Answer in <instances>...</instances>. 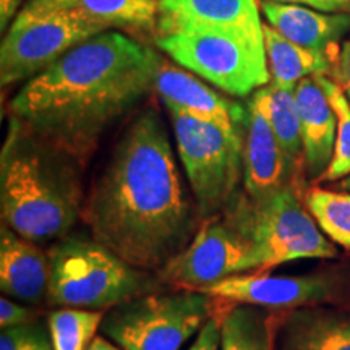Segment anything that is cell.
<instances>
[{
	"label": "cell",
	"instance_id": "obj_1",
	"mask_svg": "<svg viewBox=\"0 0 350 350\" xmlns=\"http://www.w3.org/2000/svg\"><path fill=\"white\" fill-rule=\"evenodd\" d=\"M91 237L135 268L157 274L193 240L196 222L165 126L144 111L119 139L85 198Z\"/></svg>",
	"mask_w": 350,
	"mask_h": 350
},
{
	"label": "cell",
	"instance_id": "obj_2",
	"mask_svg": "<svg viewBox=\"0 0 350 350\" xmlns=\"http://www.w3.org/2000/svg\"><path fill=\"white\" fill-rule=\"evenodd\" d=\"M161 65L156 51L109 29L31 78L12 99L10 113L85 165L104 131L154 88Z\"/></svg>",
	"mask_w": 350,
	"mask_h": 350
},
{
	"label": "cell",
	"instance_id": "obj_3",
	"mask_svg": "<svg viewBox=\"0 0 350 350\" xmlns=\"http://www.w3.org/2000/svg\"><path fill=\"white\" fill-rule=\"evenodd\" d=\"M80 167L10 117L0 152L2 224L36 243L67 237L85 206Z\"/></svg>",
	"mask_w": 350,
	"mask_h": 350
},
{
	"label": "cell",
	"instance_id": "obj_4",
	"mask_svg": "<svg viewBox=\"0 0 350 350\" xmlns=\"http://www.w3.org/2000/svg\"><path fill=\"white\" fill-rule=\"evenodd\" d=\"M47 256V301L57 308L104 312L164 287L159 275L129 265L93 237L59 239Z\"/></svg>",
	"mask_w": 350,
	"mask_h": 350
},
{
	"label": "cell",
	"instance_id": "obj_5",
	"mask_svg": "<svg viewBox=\"0 0 350 350\" xmlns=\"http://www.w3.org/2000/svg\"><path fill=\"white\" fill-rule=\"evenodd\" d=\"M227 221L256 247L260 271L299 260L334 258L338 250L305 209L299 190L288 183L262 198L239 191L222 213Z\"/></svg>",
	"mask_w": 350,
	"mask_h": 350
},
{
	"label": "cell",
	"instance_id": "obj_6",
	"mask_svg": "<svg viewBox=\"0 0 350 350\" xmlns=\"http://www.w3.org/2000/svg\"><path fill=\"white\" fill-rule=\"evenodd\" d=\"M201 291L152 292L104 312L100 334L122 350H180L214 314Z\"/></svg>",
	"mask_w": 350,
	"mask_h": 350
},
{
	"label": "cell",
	"instance_id": "obj_7",
	"mask_svg": "<svg viewBox=\"0 0 350 350\" xmlns=\"http://www.w3.org/2000/svg\"><path fill=\"white\" fill-rule=\"evenodd\" d=\"M169 112L198 216L203 221L221 216L243 182L245 137L188 113Z\"/></svg>",
	"mask_w": 350,
	"mask_h": 350
},
{
	"label": "cell",
	"instance_id": "obj_8",
	"mask_svg": "<svg viewBox=\"0 0 350 350\" xmlns=\"http://www.w3.org/2000/svg\"><path fill=\"white\" fill-rule=\"evenodd\" d=\"M157 46L174 62L224 93L242 98L269 85L268 57L239 39L217 33H157Z\"/></svg>",
	"mask_w": 350,
	"mask_h": 350
},
{
	"label": "cell",
	"instance_id": "obj_9",
	"mask_svg": "<svg viewBox=\"0 0 350 350\" xmlns=\"http://www.w3.org/2000/svg\"><path fill=\"white\" fill-rule=\"evenodd\" d=\"M109 31L77 12L62 10L33 20H13L0 46V83L31 80L90 38Z\"/></svg>",
	"mask_w": 350,
	"mask_h": 350
},
{
	"label": "cell",
	"instance_id": "obj_10",
	"mask_svg": "<svg viewBox=\"0 0 350 350\" xmlns=\"http://www.w3.org/2000/svg\"><path fill=\"white\" fill-rule=\"evenodd\" d=\"M260 266L252 240L221 214L206 219L190 245L157 275L164 286L203 291L232 275L258 273Z\"/></svg>",
	"mask_w": 350,
	"mask_h": 350
},
{
	"label": "cell",
	"instance_id": "obj_11",
	"mask_svg": "<svg viewBox=\"0 0 350 350\" xmlns=\"http://www.w3.org/2000/svg\"><path fill=\"white\" fill-rule=\"evenodd\" d=\"M344 279L336 273L308 275H269L250 273L232 275L201 292L229 304L261 306L266 310H297L338 300Z\"/></svg>",
	"mask_w": 350,
	"mask_h": 350
},
{
	"label": "cell",
	"instance_id": "obj_12",
	"mask_svg": "<svg viewBox=\"0 0 350 350\" xmlns=\"http://www.w3.org/2000/svg\"><path fill=\"white\" fill-rule=\"evenodd\" d=\"M157 33L203 31L239 39L265 52L258 0H157Z\"/></svg>",
	"mask_w": 350,
	"mask_h": 350
},
{
	"label": "cell",
	"instance_id": "obj_13",
	"mask_svg": "<svg viewBox=\"0 0 350 350\" xmlns=\"http://www.w3.org/2000/svg\"><path fill=\"white\" fill-rule=\"evenodd\" d=\"M299 180L284 154L269 120V85L253 93L243 143V191L262 198L271 191ZM297 187V185H295Z\"/></svg>",
	"mask_w": 350,
	"mask_h": 350
},
{
	"label": "cell",
	"instance_id": "obj_14",
	"mask_svg": "<svg viewBox=\"0 0 350 350\" xmlns=\"http://www.w3.org/2000/svg\"><path fill=\"white\" fill-rule=\"evenodd\" d=\"M154 90L169 111H178L195 119L209 122L222 130L245 137L248 109L219 94L191 72L163 62L157 72Z\"/></svg>",
	"mask_w": 350,
	"mask_h": 350
},
{
	"label": "cell",
	"instance_id": "obj_15",
	"mask_svg": "<svg viewBox=\"0 0 350 350\" xmlns=\"http://www.w3.org/2000/svg\"><path fill=\"white\" fill-rule=\"evenodd\" d=\"M260 10L271 28L288 41L329 57L334 65L340 51V39L350 29L347 13H325L313 8L261 0Z\"/></svg>",
	"mask_w": 350,
	"mask_h": 350
},
{
	"label": "cell",
	"instance_id": "obj_16",
	"mask_svg": "<svg viewBox=\"0 0 350 350\" xmlns=\"http://www.w3.org/2000/svg\"><path fill=\"white\" fill-rule=\"evenodd\" d=\"M49 288V256L36 242L0 227V291L25 304H41Z\"/></svg>",
	"mask_w": 350,
	"mask_h": 350
},
{
	"label": "cell",
	"instance_id": "obj_17",
	"mask_svg": "<svg viewBox=\"0 0 350 350\" xmlns=\"http://www.w3.org/2000/svg\"><path fill=\"white\" fill-rule=\"evenodd\" d=\"M273 334L274 350H350V312L304 306L286 314Z\"/></svg>",
	"mask_w": 350,
	"mask_h": 350
},
{
	"label": "cell",
	"instance_id": "obj_18",
	"mask_svg": "<svg viewBox=\"0 0 350 350\" xmlns=\"http://www.w3.org/2000/svg\"><path fill=\"white\" fill-rule=\"evenodd\" d=\"M294 96L304 139L305 169L318 180L334 154L338 117L314 77L304 78L294 90Z\"/></svg>",
	"mask_w": 350,
	"mask_h": 350
},
{
	"label": "cell",
	"instance_id": "obj_19",
	"mask_svg": "<svg viewBox=\"0 0 350 350\" xmlns=\"http://www.w3.org/2000/svg\"><path fill=\"white\" fill-rule=\"evenodd\" d=\"M265 46L268 57L271 83L282 90L294 91L306 77H329L332 62L329 57L310 51L288 41L269 25H265Z\"/></svg>",
	"mask_w": 350,
	"mask_h": 350
},
{
	"label": "cell",
	"instance_id": "obj_20",
	"mask_svg": "<svg viewBox=\"0 0 350 350\" xmlns=\"http://www.w3.org/2000/svg\"><path fill=\"white\" fill-rule=\"evenodd\" d=\"M62 10L80 13L107 29L125 31H150L159 21L157 0H59L47 15Z\"/></svg>",
	"mask_w": 350,
	"mask_h": 350
},
{
	"label": "cell",
	"instance_id": "obj_21",
	"mask_svg": "<svg viewBox=\"0 0 350 350\" xmlns=\"http://www.w3.org/2000/svg\"><path fill=\"white\" fill-rule=\"evenodd\" d=\"M269 310L235 304L222 317L219 350H274Z\"/></svg>",
	"mask_w": 350,
	"mask_h": 350
},
{
	"label": "cell",
	"instance_id": "obj_22",
	"mask_svg": "<svg viewBox=\"0 0 350 350\" xmlns=\"http://www.w3.org/2000/svg\"><path fill=\"white\" fill-rule=\"evenodd\" d=\"M269 120L284 154L299 177L301 165H305V159L301 126L294 91L282 90V88L269 83Z\"/></svg>",
	"mask_w": 350,
	"mask_h": 350
},
{
	"label": "cell",
	"instance_id": "obj_23",
	"mask_svg": "<svg viewBox=\"0 0 350 350\" xmlns=\"http://www.w3.org/2000/svg\"><path fill=\"white\" fill-rule=\"evenodd\" d=\"M305 204L326 237L350 248V193L313 187L306 190Z\"/></svg>",
	"mask_w": 350,
	"mask_h": 350
},
{
	"label": "cell",
	"instance_id": "obj_24",
	"mask_svg": "<svg viewBox=\"0 0 350 350\" xmlns=\"http://www.w3.org/2000/svg\"><path fill=\"white\" fill-rule=\"evenodd\" d=\"M104 312L83 308H57L49 313L54 350H88L103 323Z\"/></svg>",
	"mask_w": 350,
	"mask_h": 350
},
{
	"label": "cell",
	"instance_id": "obj_25",
	"mask_svg": "<svg viewBox=\"0 0 350 350\" xmlns=\"http://www.w3.org/2000/svg\"><path fill=\"white\" fill-rule=\"evenodd\" d=\"M314 78L326 93L338 117L334 154L325 174L317 182H334L350 175V100L332 78H327V75H317Z\"/></svg>",
	"mask_w": 350,
	"mask_h": 350
},
{
	"label": "cell",
	"instance_id": "obj_26",
	"mask_svg": "<svg viewBox=\"0 0 350 350\" xmlns=\"http://www.w3.org/2000/svg\"><path fill=\"white\" fill-rule=\"evenodd\" d=\"M0 350H54L47 319H33L0 332Z\"/></svg>",
	"mask_w": 350,
	"mask_h": 350
},
{
	"label": "cell",
	"instance_id": "obj_27",
	"mask_svg": "<svg viewBox=\"0 0 350 350\" xmlns=\"http://www.w3.org/2000/svg\"><path fill=\"white\" fill-rule=\"evenodd\" d=\"M36 319V313L28 306L18 304V301L12 300L10 297L3 295L0 299V327L7 329V327L25 325V323Z\"/></svg>",
	"mask_w": 350,
	"mask_h": 350
},
{
	"label": "cell",
	"instance_id": "obj_28",
	"mask_svg": "<svg viewBox=\"0 0 350 350\" xmlns=\"http://www.w3.org/2000/svg\"><path fill=\"white\" fill-rule=\"evenodd\" d=\"M221 326L222 317H217L216 313L203 326V329L198 332L195 342L190 345L188 350H219V345H221Z\"/></svg>",
	"mask_w": 350,
	"mask_h": 350
},
{
	"label": "cell",
	"instance_id": "obj_29",
	"mask_svg": "<svg viewBox=\"0 0 350 350\" xmlns=\"http://www.w3.org/2000/svg\"><path fill=\"white\" fill-rule=\"evenodd\" d=\"M329 77L342 88L350 100V39L340 46L338 60L332 65Z\"/></svg>",
	"mask_w": 350,
	"mask_h": 350
},
{
	"label": "cell",
	"instance_id": "obj_30",
	"mask_svg": "<svg viewBox=\"0 0 350 350\" xmlns=\"http://www.w3.org/2000/svg\"><path fill=\"white\" fill-rule=\"evenodd\" d=\"M281 3H295L325 13H347L350 15V0H273Z\"/></svg>",
	"mask_w": 350,
	"mask_h": 350
},
{
	"label": "cell",
	"instance_id": "obj_31",
	"mask_svg": "<svg viewBox=\"0 0 350 350\" xmlns=\"http://www.w3.org/2000/svg\"><path fill=\"white\" fill-rule=\"evenodd\" d=\"M57 2H59V0H26L25 5L21 7V10L18 15H16L15 20H33L47 15V12H49Z\"/></svg>",
	"mask_w": 350,
	"mask_h": 350
},
{
	"label": "cell",
	"instance_id": "obj_32",
	"mask_svg": "<svg viewBox=\"0 0 350 350\" xmlns=\"http://www.w3.org/2000/svg\"><path fill=\"white\" fill-rule=\"evenodd\" d=\"M21 3L23 0H0V25H2V31L7 28V25H12L21 10Z\"/></svg>",
	"mask_w": 350,
	"mask_h": 350
},
{
	"label": "cell",
	"instance_id": "obj_33",
	"mask_svg": "<svg viewBox=\"0 0 350 350\" xmlns=\"http://www.w3.org/2000/svg\"><path fill=\"white\" fill-rule=\"evenodd\" d=\"M88 350H122V349L117 347L116 344L104 338V336H98V338H94V340L91 342L90 349Z\"/></svg>",
	"mask_w": 350,
	"mask_h": 350
},
{
	"label": "cell",
	"instance_id": "obj_34",
	"mask_svg": "<svg viewBox=\"0 0 350 350\" xmlns=\"http://www.w3.org/2000/svg\"><path fill=\"white\" fill-rule=\"evenodd\" d=\"M340 187H342L344 190L350 191V175H349V177H345V178H344V182L340 183Z\"/></svg>",
	"mask_w": 350,
	"mask_h": 350
}]
</instances>
